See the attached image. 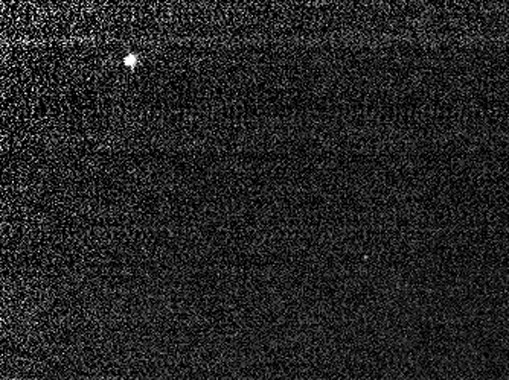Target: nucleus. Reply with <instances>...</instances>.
Instances as JSON below:
<instances>
[{
	"instance_id": "1",
	"label": "nucleus",
	"mask_w": 509,
	"mask_h": 380,
	"mask_svg": "<svg viewBox=\"0 0 509 380\" xmlns=\"http://www.w3.org/2000/svg\"><path fill=\"white\" fill-rule=\"evenodd\" d=\"M136 63H138V56H136L134 53L127 55V58H125V64H127V66L134 67V66H136Z\"/></svg>"
}]
</instances>
